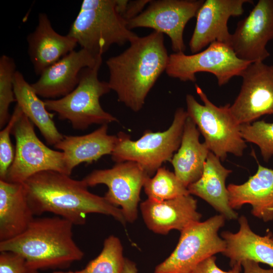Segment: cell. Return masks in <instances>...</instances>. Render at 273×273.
Here are the masks:
<instances>
[{
    "mask_svg": "<svg viewBox=\"0 0 273 273\" xmlns=\"http://www.w3.org/2000/svg\"><path fill=\"white\" fill-rule=\"evenodd\" d=\"M188 117L183 108L176 109L170 127L163 131H144L136 141L123 132L118 134V142L111 158L116 163L132 161L139 164L151 177L166 161H170L178 150L184 125Z\"/></svg>",
    "mask_w": 273,
    "mask_h": 273,
    "instance_id": "cell-7",
    "label": "cell"
},
{
    "mask_svg": "<svg viewBox=\"0 0 273 273\" xmlns=\"http://www.w3.org/2000/svg\"><path fill=\"white\" fill-rule=\"evenodd\" d=\"M140 209L147 228L161 235L173 230L181 232L202 217L197 200L190 194L163 201L147 199L140 204Z\"/></svg>",
    "mask_w": 273,
    "mask_h": 273,
    "instance_id": "cell-17",
    "label": "cell"
},
{
    "mask_svg": "<svg viewBox=\"0 0 273 273\" xmlns=\"http://www.w3.org/2000/svg\"><path fill=\"white\" fill-rule=\"evenodd\" d=\"M23 113L16 104L7 125L0 131V179H6L8 170L13 162L15 152L10 134L14 125Z\"/></svg>",
    "mask_w": 273,
    "mask_h": 273,
    "instance_id": "cell-30",
    "label": "cell"
},
{
    "mask_svg": "<svg viewBox=\"0 0 273 273\" xmlns=\"http://www.w3.org/2000/svg\"><path fill=\"white\" fill-rule=\"evenodd\" d=\"M73 225L58 216L34 218L22 234L0 242V252L20 254L28 269L68 267L84 256L73 240Z\"/></svg>",
    "mask_w": 273,
    "mask_h": 273,
    "instance_id": "cell-3",
    "label": "cell"
},
{
    "mask_svg": "<svg viewBox=\"0 0 273 273\" xmlns=\"http://www.w3.org/2000/svg\"><path fill=\"white\" fill-rule=\"evenodd\" d=\"M244 269V273H273V268L264 269L261 267L259 263L246 260L241 263Z\"/></svg>",
    "mask_w": 273,
    "mask_h": 273,
    "instance_id": "cell-33",
    "label": "cell"
},
{
    "mask_svg": "<svg viewBox=\"0 0 273 273\" xmlns=\"http://www.w3.org/2000/svg\"><path fill=\"white\" fill-rule=\"evenodd\" d=\"M53 273H76V272L75 271L73 272V271H56L53 272Z\"/></svg>",
    "mask_w": 273,
    "mask_h": 273,
    "instance_id": "cell-35",
    "label": "cell"
},
{
    "mask_svg": "<svg viewBox=\"0 0 273 273\" xmlns=\"http://www.w3.org/2000/svg\"><path fill=\"white\" fill-rule=\"evenodd\" d=\"M127 24L117 11L116 0H84L67 34L81 49L102 56L111 46H123L139 37Z\"/></svg>",
    "mask_w": 273,
    "mask_h": 273,
    "instance_id": "cell-4",
    "label": "cell"
},
{
    "mask_svg": "<svg viewBox=\"0 0 273 273\" xmlns=\"http://www.w3.org/2000/svg\"><path fill=\"white\" fill-rule=\"evenodd\" d=\"M23 184L34 215L51 212L73 225L84 224L89 213L111 216L124 225L127 222L121 208L90 193L83 179L50 170L36 173Z\"/></svg>",
    "mask_w": 273,
    "mask_h": 273,
    "instance_id": "cell-1",
    "label": "cell"
},
{
    "mask_svg": "<svg viewBox=\"0 0 273 273\" xmlns=\"http://www.w3.org/2000/svg\"><path fill=\"white\" fill-rule=\"evenodd\" d=\"M148 199L163 201L189 195L186 187L174 172L165 167H160L153 177H149L144 185Z\"/></svg>",
    "mask_w": 273,
    "mask_h": 273,
    "instance_id": "cell-26",
    "label": "cell"
},
{
    "mask_svg": "<svg viewBox=\"0 0 273 273\" xmlns=\"http://www.w3.org/2000/svg\"><path fill=\"white\" fill-rule=\"evenodd\" d=\"M203 0L151 1L148 8L128 22V28H150L170 39L174 53H184L183 34L187 23L196 17Z\"/></svg>",
    "mask_w": 273,
    "mask_h": 273,
    "instance_id": "cell-12",
    "label": "cell"
},
{
    "mask_svg": "<svg viewBox=\"0 0 273 273\" xmlns=\"http://www.w3.org/2000/svg\"><path fill=\"white\" fill-rule=\"evenodd\" d=\"M271 239H272V241H273V236H272V238H271Z\"/></svg>",
    "mask_w": 273,
    "mask_h": 273,
    "instance_id": "cell-37",
    "label": "cell"
},
{
    "mask_svg": "<svg viewBox=\"0 0 273 273\" xmlns=\"http://www.w3.org/2000/svg\"><path fill=\"white\" fill-rule=\"evenodd\" d=\"M215 256L209 257L200 263L191 273H241L242 265L235 264L229 271L219 268L216 263Z\"/></svg>",
    "mask_w": 273,
    "mask_h": 273,
    "instance_id": "cell-32",
    "label": "cell"
},
{
    "mask_svg": "<svg viewBox=\"0 0 273 273\" xmlns=\"http://www.w3.org/2000/svg\"><path fill=\"white\" fill-rule=\"evenodd\" d=\"M27 273H38V270L28 269Z\"/></svg>",
    "mask_w": 273,
    "mask_h": 273,
    "instance_id": "cell-36",
    "label": "cell"
},
{
    "mask_svg": "<svg viewBox=\"0 0 273 273\" xmlns=\"http://www.w3.org/2000/svg\"><path fill=\"white\" fill-rule=\"evenodd\" d=\"M102 63L82 69L78 85L67 95L44 100L47 110L57 113L60 119L69 121L72 127L78 130L86 129L94 124L102 125L118 122L100 104L101 97L111 90L108 82L98 78Z\"/></svg>",
    "mask_w": 273,
    "mask_h": 273,
    "instance_id": "cell-6",
    "label": "cell"
},
{
    "mask_svg": "<svg viewBox=\"0 0 273 273\" xmlns=\"http://www.w3.org/2000/svg\"><path fill=\"white\" fill-rule=\"evenodd\" d=\"M108 125L82 135H63L54 147L64 154L67 174L82 163H92L105 155L111 154L118 142L117 135L108 133Z\"/></svg>",
    "mask_w": 273,
    "mask_h": 273,
    "instance_id": "cell-21",
    "label": "cell"
},
{
    "mask_svg": "<svg viewBox=\"0 0 273 273\" xmlns=\"http://www.w3.org/2000/svg\"><path fill=\"white\" fill-rule=\"evenodd\" d=\"M252 0H206L198 11L196 25L189 41L192 54H195L214 41L230 46L231 34L228 22L231 17L241 16L245 4Z\"/></svg>",
    "mask_w": 273,
    "mask_h": 273,
    "instance_id": "cell-15",
    "label": "cell"
},
{
    "mask_svg": "<svg viewBox=\"0 0 273 273\" xmlns=\"http://www.w3.org/2000/svg\"><path fill=\"white\" fill-rule=\"evenodd\" d=\"M101 61L102 56H96L85 49L74 50L47 68L31 85L41 97H63L77 86L82 69L93 67Z\"/></svg>",
    "mask_w": 273,
    "mask_h": 273,
    "instance_id": "cell-16",
    "label": "cell"
},
{
    "mask_svg": "<svg viewBox=\"0 0 273 273\" xmlns=\"http://www.w3.org/2000/svg\"><path fill=\"white\" fill-rule=\"evenodd\" d=\"M121 273H138L136 264L130 259L125 258L123 268Z\"/></svg>",
    "mask_w": 273,
    "mask_h": 273,
    "instance_id": "cell-34",
    "label": "cell"
},
{
    "mask_svg": "<svg viewBox=\"0 0 273 273\" xmlns=\"http://www.w3.org/2000/svg\"><path fill=\"white\" fill-rule=\"evenodd\" d=\"M197 94L203 104L188 94L186 97L187 112L203 135L210 152L224 161L228 153L243 156L247 148L242 138L240 125L233 115L230 104L218 107L208 98L203 89L195 84Z\"/></svg>",
    "mask_w": 273,
    "mask_h": 273,
    "instance_id": "cell-5",
    "label": "cell"
},
{
    "mask_svg": "<svg viewBox=\"0 0 273 273\" xmlns=\"http://www.w3.org/2000/svg\"><path fill=\"white\" fill-rule=\"evenodd\" d=\"M125 258L123 247L117 237L111 235L103 244L101 253L83 269L76 273H121Z\"/></svg>",
    "mask_w": 273,
    "mask_h": 273,
    "instance_id": "cell-27",
    "label": "cell"
},
{
    "mask_svg": "<svg viewBox=\"0 0 273 273\" xmlns=\"http://www.w3.org/2000/svg\"><path fill=\"white\" fill-rule=\"evenodd\" d=\"M240 133L246 142L258 146L264 161H268L273 156V122L262 120L241 124Z\"/></svg>",
    "mask_w": 273,
    "mask_h": 273,
    "instance_id": "cell-29",
    "label": "cell"
},
{
    "mask_svg": "<svg viewBox=\"0 0 273 273\" xmlns=\"http://www.w3.org/2000/svg\"><path fill=\"white\" fill-rule=\"evenodd\" d=\"M241 77L240 92L230 106L237 122L251 123L262 116L273 114V65L262 61L251 63Z\"/></svg>",
    "mask_w": 273,
    "mask_h": 273,
    "instance_id": "cell-13",
    "label": "cell"
},
{
    "mask_svg": "<svg viewBox=\"0 0 273 273\" xmlns=\"http://www.w3.org/2000/svg\"><path fill=\"white\" fill-rule=\"evenodd\" d=\"M33 125L23 113L14 125L12 134L16 140L15 156L4 180L23 183L43 171L68 175L63 153L44 144L36 135Z\"/></svg>",
    "mask_w": 273,
    "mask_h": 273,
    "instance_id": "cell-10",
    "label": "cell"
},
{
    "mask_svg": "<svg viewBox=\"0 0 273 273\" xmlns=\"http://www.w3.org/2000/svg\"><path fill=\"white\" fill-rule=\"evenodd\" d=\"M121 54L109 58L106 64L108 81L118 101L133 112L142 109L155 82L165 71L169 55L163 34L153 31L138 37Z\"/></svg>",
    "mask_w": 273,
    "mask_h": 273,
    "instance_id": "cell-2",
    "label": "cell"
},
{
    "mask_svg": "<svg viewBox=\"0 0 273 273\" xmlns=\"http://www.w3.org/2000/svg\"><path fill=\"white\" fill-rule=\"evenodd\" d=\"M200 132L194 122L188 116L186 119L180 146L170 161L174 173L186 187L201 176L204 163L210 150L199 141Z\"/></svg>",
    "mask_w": 273,
    "mask_h": 273,
    "instance_id": "cell-24",
    "label": "cell"
},
{
    "mask_svg": "<svg viewBox=\"0 0 273 273\" xmlns=\"http://www.w3.org/2000/svg\"><path fill=\"white\" fill-rule=\"evenodd\" d=\"M151 1L116 0V8L118 13L128 22L141 14L145 6Z\"/></svg>",
    "mask_w": 273,
    "mask_h": 273,
    "instance_id": "cell-31",
    "label": "cell"
},
{
    "mask_svg": "<svg viewBox=\"0 0 273 273\" xmlns=\"http://www.w3.org/2000/svg\"><path fill=\"white\" fill-rule=\"evenodd\" d=\"M238 221L240 228L237 233L224 231L221 234L226 244L222 254L230 259L231 267L249 260L273 268L272 233L269 232L264 236L257 235L251 230L244 215L239 217Z\"/></svg>",
    "mask_w": 273,
    "mask_h": 273,
    "instance_id": "cell-20",
    "label": "cell"
},
{
    "mask_svg": "<svg viewBox=\"0 0 273 273\" xmlns=\"http://www.w3.org/2000/svg\"><path fill=\"white\" fill-rule=\"evenodd\" d=\"M251 63L239 58L230 46L214 41L204 50L192 55L174 53L169 55L167 75L182 81L195 82L196 74L208 72L214 75L219 86L235 76H241Z\"/></svg>",
    "mask_w": 273,
    "mask_h": 273,
    "instance_id": "cell-9",
    "label": "cell"
},
{
    "mask_svg": "<svg viewBox=\"0 0 273 273\" xmlns=\"http://www.w3.org/2000/svg\"><path fill=\"white\" fill-rule=\"evenodd\" d=\"M16 70L14 60L3 55L0 58V127L3 128L11 116L10 105L16 102L14 92V78Z\"/></svg>",
    "mask_w": 273,
    "mask_h": 273,
    "instance_id": "cell-28",
    "label": "cell"
},
{
    "mask_svg": "<svg viewBox=\"0 0 273 273\" xmlns=\"http://www.w3.org/2000/svg\"><path fill=\"white\" fill-rule=\"evenodd\" d=\"M149 177L136 162L124 161L111 168L95 170L82 179L88 187L106 185L105 198L114 206H120L126 221L133 222L138 217L141 189Z\"/></svg>",
    "mask_w": 273,
    "mask_h": 273,
    "instance_id": "cell-11",
    "label": "cell"
},
{
    "mask_svg": "<svg viewBox=\"0 0 273 273\" xmlns=\"http://www.w3.org/2000/svg\"><path fill=\"white\" fill-rule=\"evenodd\" d=\"M273 39V0H259L249 14L238 22L231 34L230 46L240 59L263 62L270 56L266 49Z\"/></svg>",
    "mask_w": 273,
    "mask_h": 273,
    "instance_id": "cell-14",
    "label": "cell"
},
{
    "mask_svg": "<svg viewBox=\"0 0 273 273\" xmlns=\"http://www.w3.org/2000/svg\"><path fill=\"white\" fill-rule=\"evenodd\" d=\"M225 217L215 215L192 223L180 232L178 242L170 256L157 265L154 273H191L206 258L222 253L225 241L218 235Z\"/></svg>",
    "mask_w": 273,
    "mask_h": 273,
    "instance_id": "cell-8",
    "label": "cell"
},
{
    "mask_svg": "<svg viewBox=\"0 0 273 273\" xmlns=\"http://www.w3.org/2000/svg\"><path fill=\"white\" fill-rule=\"evenodd\" d=\"M232 171L224 167L219 158L210 151L200 178L188 187L189 194L200 197L225 219L238 218V214L229 205L225 181Z\"/></svg>",
    "mask_w": 273,
    "mask_h": 273,
    "instance_id": "cell-23",
    "label": "cell"
},
{
    "mask_svg": "<svg viewBox=\"0 0 273 273\" xmlns=\"http://www.w3.org/2000/svg\"><path fill=\"white\" fill-rule=\"evenodd\" d=\"M34 215L23 184L0 179V242L22 234Z\"/></svg>",
    "mask_w": 273,
    "mask_h": 273,
    "instance_id": "cell-22",
    "label": "cell"
},
{
    "mask_svg": "<svg viewBox=\"0 0 273 273\" xmlns=\"http://www.w3.org/2000/svg\"><path fill=\"white\" fill-rule=\"evenodd\" d=\"M229 205L234 210L252 206V214L268 222L273 220V169L258 163L255 174L241 185L227 186Z\"/></svg>",
    "mask_w": 273,
    "mask_h": 273,
    "instance_id": "cell-19",
    "label": "cell"
},
{
    "mask_svg": "<svg viewBox=\"0 0 273 273\" xmlns=\"http://www.w3.org/2000/svg\"><path fill=\"white\" fill-rule=\"evenodd\" d=\"M14 92L17 105L23 113L39 129L47 143L54 146L63 137L53 119L54 114L49 112L44 101L35 93L31 84L23 75L16 71L14 78Z\"/></svg>",
    "mask_w": 273,
    "mask_h": 273,
    "instance_id": "cell-25",
    "label": "cell"
},
{
    "mask_svg": "<svg viewBox=\"0 0 273 273\" xmlns=\"http://www.w3.org/2000/svg\"><path fill=\"white\" fill-rule=\"evenodd\" d=\"M28 54L36 75L75 50L77 44L73 37L62 35L53 28L47 14L40 13L34 30L27 36Z\"/></svg>",
    "mask_w": 273,
    "mask_h": 273,
    "instance_id": "cell-18",
    "label": "cell"
}]
</instances>
